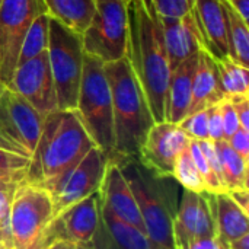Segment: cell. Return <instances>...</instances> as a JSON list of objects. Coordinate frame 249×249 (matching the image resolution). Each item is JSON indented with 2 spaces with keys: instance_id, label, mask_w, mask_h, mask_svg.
Returning <instances> with one entry per match:
<instances>
[{
  "instance_id": "obj_22",
  "label": "cell",
  "mask_w": 249,
  "mask_h": 249,
  "mask_svg": "<svg viewBox=\"0 0 249 249\" xmlns=\"http://www.w3.org/2000/svg\"><path fill=\"white\" fill-rule=\"evenodd\" d=\"M207 200L212 207L217 238L226 244V247L238 238L249 233V214L229 197L228 193H207Z\"/></svg>"
},
{
  "instance_id": "obj_34",
  "label": "cell",
  "mask_w": 249,
  "mask_h": 249,
  "mask_svg": "<svg viewBox=\"0 0 249 249\" xmlns=\"http://www.w3.org/2000/svg\"><path fill=\"white\" fill-rule=\"evenodd\" d=\"M219 108H220L222 125H223V139L228 140L233 133H236L241 128L239 120H238L236 111H235L231 99L225 98L222 102H219Z\"/></svg>"
},
{
  "instance_id": "obj_19",
  "label": "cell",
  "mask_w": 249,
  "mask_h": 249,
  "mask_svg": "<svg viewBox=\"0 0 249 249\" xmlns=\"http://www.w3.org/2000/svg\"><path fill=\"white\" fill-rule=\"evenodd\" d=\"M88 249H152L143 231L121 220L101 204V220Z\"/></svg>"
},
{
  "instance_id": "obj_3",
  "label": "cell",
  "mask_w": 249,
  "mask_h": 249,
  "mask_svg": "<svg viewBox=\"0 0 249 249\" xmlns=\"http://www.w3.org/2000/svg\"><path fill=\"white\" fill-rule=\"evenodd\" d=\"M112 98L114 155L111 159H136L150 127L155 124L140 83L123 57L105 63Z\"/></svg>"
},
{
  "instance_id": "obj_40",
  "label": "cell",
  "mask_w": 249,
  "mask_h": 249,
  "mask_svg": "<svg viewBox=\"0 0 249 249\" xmlns=\"http://www.w3.org/2000/svg\"><path fill=\"white\" fill-rule=\"evenodd\" d=\"M231 7H233L244 20H249V0H225Z\"/></svg>"
},
{
  "instance_id": "obj_46",
  "label": "cell",
  "mask_w": 249,
  "mask_h": 249,
  "mask_svg": "<svg viewBox=\"0 0 249 249\" xmlns=\"http://www.w3.org/2000/svg\"><path fill=\"white\" fill-rule=\"evenodd\" d=\"M76 249H88V248H85V247H76Z\"/></svg>"
},
{
  "instance_id": "obj_31",
  "label": "cell",
  "mask_w": 249,
  "mask_h": 249,
  "mask_svg": "<svg viewBox=\"0 0 249 249\" xmlns=\"http://www.w3.org/2000/svg\"><path fill=\"white\" fill-rule=\"evenodd\" d=\"M181 130L188 136L190 140H209V128H207V109H201L187 115L179 124Z\"/></svg>"
},
{
  "instance_id": "obj_17",
  "label": "cell",
  "mask_w": 249,
  "mask_h": 249,
  "mask_svg": "<svg viewBox=\"0 0 249 249\" xmlns=\"http://www.w3.org/2000/svg\"><path fill=\"white\" fill-rule=\"evenodd\" d=\"M160 22L172 71L181 63L198 54L203 50V41L193 10L182 18H160Z\"/></svg>"
},
{
  "instance_id": "obj_21",
  "label": "cell",
  "mask_w": 249,
  "mask_h": 249,
  "mask_svg": "<svg viewBox=\"0 0 249 249\" xmlns=\"http://www.w3.org/2000/svg\"><path fill=\"white\" fill-rule=\"evenodd\" d=\"M216 60L204 50L198 51L193 79V102L190 114L207 109L225 99Z\"/></svg>"
},
{
  "instance_id": "obj_32",
  "label": "cell",
  "mask_w": 249,
  "mask_h": 249,
  "mask_svg": "<svg viewBox=\"0 0 249 249\" xmlns=\"http://www.w3.org/2000/svg\"><path fill=\"white\" fill-rule=\"evenodd\" d=\"M20 182L19 181H13V179L0 178V228L3 229V232L9 238H10V235H9L10 207H12V201H13V196L16 193V188H18V185Z\"/></svg>"
},
{
  "instance_id": "obj_23",
  "label": "cell",
  "mask_w": 249,
  "mask_h": 249,
  "mask_svg": "<svg viewBox=\"0 0 249 249\" xmlns=\"http://www.w3.org/2000/svg\"><path fill=\"white\" fill-rule=\"evenodd\" d=\"M48 16L69 29L83 34L95 13V0H42Z\"/></svg>"
},
{
  "instance_id": "obj_35",
  "label": "cell",
  "mask_w": 249,
  "mask_h": 249,
  "mask_svg": "<svg viewBox=\"0 0 249 249\" xmlns=\"http://www.w3.org/2000/svg\"><path fill=\"white\" fill-rule=\"evenodd\" d=\"M207 128H209V140L210 142H220L223 139V125H222V115L219 104L207 108Z\"/></svg>"
},
{
  "instance_id": "obj_38",
  "label": "cell",
  "mask_w": 249,
  "mask_h": 249,
  "mask_svg": "<svg viewBox=\"0 0 249 249\" xmlns=\"http://www.w3.org/2000/svg\"><path fill=\"white\" fill-rule=\"evenodd\" d=\"M185 249H228V247L217 236H213V238H206V239L194 241L193 244H190Z\"/></svg>"
},
{
  "instance_id": "obj_29",
  "label": "cell",
  "mask_w": 249,
  "mask_h": 249,
  "mask_svg": "<svg viewBox=\"0 0 249 249\" xmlns=\"http://www.w3.org/2000/svg\"><path fill=\"white\" fill-rule=\"evenodd\" d=\"M172 178L184 188L193 193H206L204 182L193 162V158L190 155L188 147L178 156L175 165H174V174Z\"/></svg>"
},
{
  "instance_id": "obj_37",
  "label": "cell",
  "mask_w": 249,
  "mask_h": 249,
  "mask_svg": "<svg viewBox=\"0 0 249 249\" xmlns=\"http://www.w3.org/2000/svg\"><path fill=\"white\" fill-rule=\"evenodd\" d=\"M231 102H232V105H233V108L236 111L241 128L249 131V96L231 98Z\"/></svg>"
},
{
  "instance_id": "obj_25",
  "label": "cell",
  "mask_w": 249,
  "mask_h": 249,
  "mask_svg": "<svg viewBox=\"0 0 249 249\" xmlns=\"http://www.w3.org/2000/svg\"><path fill=\"white\" fill-rule=\"evenodd\" d=\"M219 150L223 181L226 191L231 190H248V162L244 160L226 140L214 142Z\"/></svg>"
},
{
  "instance_id": "obj_27",
  "label": "cell",
  "mask_w": 249,
  "mask_h": 249,
  "mask_svg": "<svg viewBox=\"0 0 249 249\" xmlns=\"http://www.w3.org/2000/svg\"><path fill=\"white\" fill-rule=\"evenodd\" d=\"M29 162L31 158L0 133V178L23 181L28 174Z\"/></svg>"
},
{
  "instance_id": "obj_28",
  "label": "cell",
  "mask_w": 249,
  "mask_h": 249,
  "mask_svg": "<svg viewBox=\"0 0 249 249\" xmlns=\"http://www.w3.org/2000/svg\"><path fill=\"white\" fill-rule=\"evenodd\" d=\"M48 32H50V16H48V13H41L31 23V26L22 41L18 64L28 61V60L47 51Z\"/></svg>"
},
{
  "instance_id": "obj_39",
  "label": "cell",
  "mask_w": 249,
  "mask_h": 249,
  "mask_svg": "<svg viewBox=\"0 0 249 249\" xmlns=\"http://www.w3.org/2000/svg\"><path fill=\"white\" fill-rule=\"evenodd\" d=\"M229 197L247 213L249 214V191L248 190H231L226 191Z\"/></svg>"
},
{
  "instance_id": "obj_30",
  "label": "cell",
  "mask_w": 249,
  "mask_h": 249,
  "mask_svg": "<svg viewBox=\"0 0 249 249\" xmlns=\"http://www.w3.org/2000/svg\"><path fill=\"white\" fill-rule=\"evenodd\" d=\"M188 150H190V155L193 158V162L204 182V187H206V193H210V194H219V193H226L223 185L220 184V181L217 179V177L213 174L200 144L197 140H191L190 144H188Z\"/></svg>"
},
{
  "instance_id": "obj_11",
  "label": "cell",
  "mask_w": 249,
  "mask_h": 249,
  "mask_svg": "<svg viewBox=\"0 0 249 249\" xmlns=\"http://www.w3.org/2000/svg\"><path fill=\"white\" fill-rule=\"evenodd\" d=\"M190 142L178 124L155 123L147 131L136 159L156 178H172L174 165Z\"/></svg>"
},
{
  "instance_id": "obj_47",
  "label": "cell",
  "mask_w": 249,
  "mask_h": 249,
  "mask_svg": "<svg viewBox=\"0 0 249 249\" xmlns=\"http://www.w3.org/2000/svg\"><path fill=\"white\" fill-rule=\"evenodd\" d=\"M0 3H1V0H0Z\"/></svg>"
},
{
  "instance_id": "obj_1",
  "label": "cell",
  "mask_w": 249,
  "mask_h": 249,
  "mask_svg": "<svg viewBox=\"0 0 249 249\" xmlns=\"http://www.w3.org/2000/svg\"><path fill=\"white\" fill-rule=\"evenodd\" d=\"M128 36L125 57L140 83L155 123L165 121V98L171 66L160 16L152 0H127Z\"/></svg>"
},
{
  "instance_id": "obj_33",
  "label": "cell",
  "mask_w": 249,
  "mask_h": 249,
  "mask_svg": "<svg viewBox=\"0 0 249 249\" xmlns=\"http://www.w3.org/2000/svg\"><path fill=\"white\" fill-rule=\"evenodd\" d=\"M197 0H152L160 18H182L188 15Z\"/></svg>"
},
{
  "instance_id": "obj_41",
  "label": "cell",
  "mask_w": 249,
  "mask_h": 249,
  "mask_svg": "<svg viewBox=\"0 0 249 249\" xmlns=\"http://www.w3.org/2000/svg\"><path fill=\"white\" fill-rule=\"evenodd\" d=\"M228 249H249V233L238 238L233 242H231L228 245Z\"/></svg>"
},
{
  "instance_id": "obj_7",
  "label": "cell",
  "mask_w": 249,
  "mask_h": 249,
  "mask_svg": "<svg viewBox=\"0 0 249 249\" xmlns=\"http://www.w3.org/2000/svg\"><path fill=\"white\" fill-rule=\"evenodd\" d=\"M47 57L54 79L58 109H74L85 61L82 34L50 18Z\"/></svg>"
},
{
  "instance_id": "obj_14",
  "label": "cell",
  "mask_w": 249,
  "mask_h": 249,
  "mask_svg": "<svg viewBox=\"0 0 249 249\" xmlns=\"http://www.w3.org/2000/svg\"><path fill=\"white\" fill-rule=\"evenodd\" d=\"M175 249H185L198 239L217 236L207 193L184 190L172 220Z\"/></svg>"
},
{
  "instance_id": "obj_2",
  "label": "cell",
  "mask_w": 249,
  "mask_h": 249,
  "mask_svg": "<svg viewBox=\"0 0 249 249\" xmlns=\"http://www.w3.org/2000/svg\"><path fill=\"white\" fill-rule=\"evenodd\" d=\"M92 147L95 144L76 109H57L44 118L25 179L48 190Z\"/></svg>"
},
{
  "instance_id": "obj_43",
  "label": "cell",
  "mask_w": 249,
  "mask_h": 249,
  "mask_svg": "<svg viewBox=\"0 0 249 249\" xmlns=\"http://www.w3.org/2000/svg\"><path fill=\"white\" fill-rule=\"evenodd\" d=\"M0 244H10V238L3 232V229L0 228ZM12 245V244H10Z\"/></svg>"
},
{
  "instance_id": "obj_10",
  "label": "cell",
  "mask_w": 249,
  "mask_h": 249,
  "mask_svg": "<svg viewBox=\"0 0 249 249\" xmlns=\"http://www.w3.org/2000/svg\"><path fill=\"white\" fill-rule=\"evenodd\" d=\"M108 160L109 158L95 146L76 166L47 190L53 200L54 217L67 207L99 191Z\"/></svg>"
},
{
  "instance_id": "obj_5",
  "label": "cell",
  "mask_w": 249,
  "mask_h": 249,
  "mask_svg": "<svg viewBox=\"0 0 249 249\" xmlns=\"http://www.w3.org/2000/svg\"><path fill=\"white\" fill-rule=\"evenodd\" d=\"M74 109L93 144L111 159L114 155L111 88L105 71V63L89 54H85L83 73Z\"/></svg>"
},
{
  "instance_id": "obj_4",
  "label": "cell",
  "mask_w": 249,
  "mask_h": 249,
  "mask_svg": "<svg viewBox=\"0 0 249 249\" xmlns=\"http://www.w3.org/2000/svg\"><path fill=\"white\" fill-rule=\"evenodd\" d=\"M136 197L144 233L152 249H175L172 220L177 207L169 194L156 182V177L146 171L134 159H115Z\"/></svg>"
},
{
  "instance_id": "obj_13",
  "label": "cell",
  "mask_w": 249,
  "mask_h": 249,
  "mask_svg": "<svg viewBox=\"0 0 249 249\" xmlns=\"http://www.w3.org/2000/svg\"><path fill=\"white\" fill-rule=\"evenodd\" d=\"M9 89L31 104L42 117L58 109L47 51L16 66Z\"/></svg>"
},
{
  "instance_id": "obj_26",
  "label": "cell",
  "mask_w": 249,
  "mask_h": 249,
  "mask_svg": "<svg viewBox=\"0 0 249 249\" xmlns=\"http://www.w3.org/2000/svg\"><path fill=\"white\" fill-rule=\"evenodd\" d=\"M220 85L226 98L249 96V69L239 64L229 55L216 60Z\"/></svg>"
},
{
  "instance_id": "obj_12",
  "label": "cell",
  "mask_w": 249,
  "mask_h": 249,
  "mask_svg": "<svg viewBox=\"0 0 249 249\" xmlns=\"http://www.w3.org/2000/svg\"><path fill=\"white\" fill-rule=\"evenodd\" d=\"M44 118L15 90L3 88L0 93V133L29 158L38 143Z\"/></svg>"
},
{
  "instance_id": "obj_9",
  "label": "cell",
  "mask_w": 249,
  "mask_h": 249,
  "mask_svg": "<svg viewBox=\"0 0 249 249\" xmlns=\"http://www.w3.org/2000/svg\"><path fill=\"white\" fill-rule=\"evenodd\" d=\"M41 13H47L42 0H1L0 3V83L4 88H9L18 66L22 41Z\"/></svg>"
},
{
  "instance_id": "obj_42",
  "label": "cell",
  "mask_w": 249,
  "mask_h": 249,
  "mask_svg": "<svg viewBox=\"0 0 249 249\" xmlns=\"http://www.w3.org/2000/svg\"><path fill=\"white\" fill-rule=\"evenodd\" d=\"M45 249H76V247L66 241H53Z\"/></svg>"
},
{
  "instance_id": "obj_45",
  "label": "cell",
  "mask_w": 249,
  "mask_h": 249,
  "mask_svg": "<svg viewBox=\"0 0 249 249\" xmlns=\"http://www.w3.org/2000/svg\"><path fill=\"white\" fill-rule=\"evenodd\" d=\"M3 88H4V86H3V85L0 83V93H1V90H3Z\"/></svg>"
},
{
  "instance_id": "obj_6",
  "label": "cell",
  "mask_w": 249,
  "mask_h": 249,
  "mask_svg": "<svg viewBox=\"0 0 249 249\" xmlns=\"http://www.w3.org/2000/svg\"><path fill=\"white\" fill-rule=\"evenodd\" d=\"M54 219L50 193L23 179L13 196L9 214V235L13 249H45Z\"/></svg>"
},
{
  "instance_id": "obj_18",
  "label": "cell",
  "mask_w": 249,
  "mask_h": 249,
  "mask_svg": "<svg viewBox=\"0 0 249 249\" xmlns=\"http://www.w3.org/2000/svg\"><path fill=\"white\" fill-rule=\"evenodd\" d=\"M193 12L200 29L203 50L214 60L228 57V20L222 0H197Z\"/></svg>"
},
{
  "instance_id": "obj_16",
  "label": "cell",
  "mask_w": 249,
  "mask_h": 249,
  "mask_svg": "<svg viewBox=\"0 0 249 249\" xmlns=\"http://www.w3.org/2000/svg\"><path fill=\"white\" fill-rule=\"evenodd\" d=\"M98 193H99L101 204L104 207H107L112 214H115L121 220L144 232V226L140 217L136 197L131 193L130 185L125 177L123 175L121 168L115 159L108 160L102 178V184Z\"/></svg>"
},
{
  "instance_id": "obj_15",
  "label": "cell",
  "mask_w": 249,
  "mask_h": 249,
  "mask_svg": "<svg viewBox=\"0 0 249 249\" xmlns=\"http://www.w3.org/2000/svg\"><path fill=\"white\" fill-rule=\"evenodd\" d=\"M101 220L99 193H93L79 203L67 207L57 214L50 226V244L53 241H66L74 247H86Z\"/></svg>"
},
{
  "instance_id": "obj_24",
  "label": "cell",
  "mask_w": 249,
  "mask_h": 249,
  "mask_svg": "<svg viewBox=\"0 0 249 249\" xmlns=\"http://www.w3.org/2000/svg\"><path fill=\"white\" fill-rule=\"evenodd\" d=\"M226 20H228V41H229V57L239 64L249 69V29L248 22L241 18V15L231 7L225 0H222Z\"/></svg>"
},
{
  "instance_id": "obj_36",
  "label": "cell",
  "mask_w": 249,
  "mask_h": 249,
  "mask_svg": "<svg viewBox=\"0 0 249 249\" xmlns=\"http://www.w3.org/2000/svg\"><path fill=\"white\" fill-rule=\"evenodd\" d=\"M228 144L232 147L233 152H236L244 160H249V131L239 128L236 133H233L228 140Z\"/></svg>"
},
{
  "instance_id": "obj_44",
  "label": "cell",
  "mask_w": 249,
  "mask_h": 249,
  "mask_svg": "<svg viewBox=\"0 0 249 249\" xmlns=\"http://www.w3.org/2000/svg\"><path fill=\"white\" fill-rule=\"evenodd\" d=\"M0 249H13L10 244H0Z\"/></svg>"
},
{
  "instance_id": "obj_8",
  "label": "cell",
  "mask_w": 249,
  "mask_h": 249,
  "mask_svg": "<svg viewBox=\"0 0 249 249\" xmlns=\"http://www.w3.org/2000/svg\"><path fill=\"white\" fill-rule=\"evenodd\" d=\"M95 13L82 34L85 54L112 63L127 53V0H95Z\"/></svg>"
},
{
  "instance_id": "obj_20",
  "label": "cell",
  "mask_w": 249,
  "mask_h": 249,
  "mask_svg": "<svg viewBox=\"0 0 249 249\" xmlns=\"http://www.w3.org/2000/svg\"><path fill=\"white\" fill-rule=\"evenodd\" d=\"M198 54L190 57L171 71L165 98V121L179 124L190 115L193 102V79Z\"/></svg>"
}]
</instances>
